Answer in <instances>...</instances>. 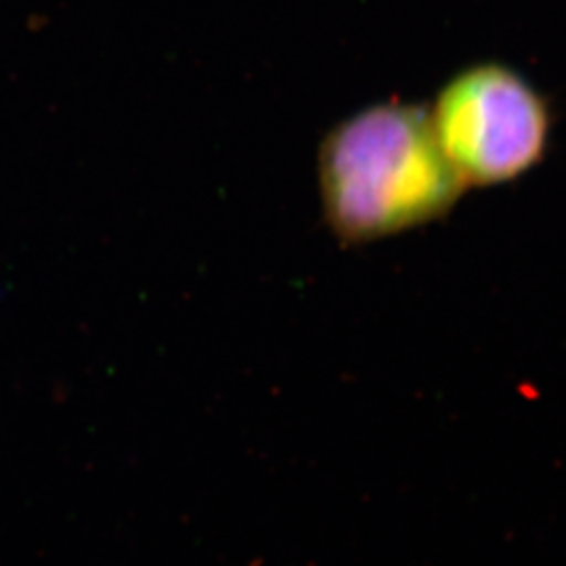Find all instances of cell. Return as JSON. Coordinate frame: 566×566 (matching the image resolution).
Here are the masks:
<instances>
[{
  "mask_svg": "<svg viewBox=\"0 0 566 566\" xmlns=\"http://www.w3.org/2000/svg\"><path fill=\"white\" fill-rule=\"evenodd\" d=\"M325 221L343 243H367L434 223L464 182L418 103L367 105L338 122L319 147Z\"/></svg>",
  "mask_w": 566,
  "mask_h": 566,
  "instance_id": "obj_1",
  "label": "cell"
},
{
  "mask_svg": "<svg viewBox=\"0 0 566 566\" xmlns=\"http://www.w3.org/2000/svg\"><path fill=\"white\" fill-rule=\"evenodd\" d=\"M428 114L465 189L516 181L544 160L552 135L542 91L497 61L474 63L449 78Z\"/></svg>",
  "mask_w": 566,
  "mask_h": 566,
  "instance_id": "obj_2",
  "label": "cell"
}]
</instances>
